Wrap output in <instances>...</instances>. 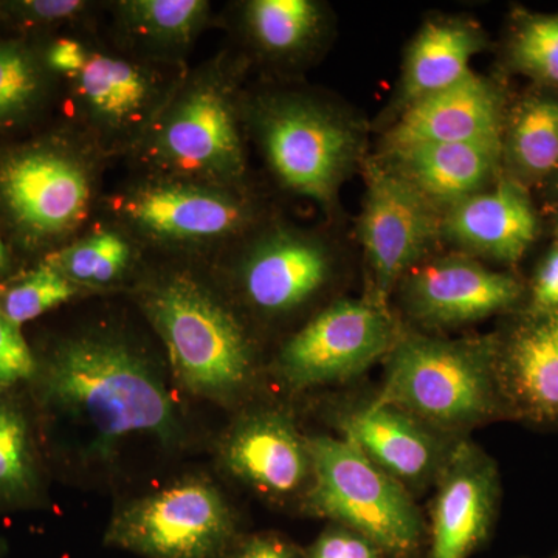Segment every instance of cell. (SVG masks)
Masks as SVG:
<instances>
[{"label":"cell","instance_id":"6da1fadb","mask_svg":"<svg viewBox=\"0 0 558 558\" xmlns=\"http://www.w3.org/2000/svg\"><path fill=\"white\" fill-rule=\"evenodd\" d=\"M32 381L40 405L84 429L98 457L132 435L163 442L178 436L170 392L149 360L117 330L65 337L38 362Z\"/></svg>","mask_w":558,"mask_h":558},{"label":"cell","instance_id":"7a4b0ae2","mask_svg":"<svg viewBox=\"0 0 558 558\" xmlns=\"http://www.w3.org/2000/svg\"><path fill=\"white\" fill-rule=\"evenodd\" d=\"M247 60L222 51L185 80L130 157L135 174L247 189L242 73Z\"/></svg>","mask_w":558,"mask_h":558},{"label":"cell","instance_id":"3957f363","mask_svg":"<svg viewBox=\"0 0 558 558\" xmlns=\"http://www.w3.org/2000/svg\"><path fill=\"white\" fill-rule=\"evenodd\" d=\"M167 259L170 266L140 279V310L163 341L182 387L226 402L252 379L255 354L248 330L197 271V259Z\"/></svg>","mask_w":558,"mask_h":558},{"label":"cell","instance_id":"277c9868","mask_svg":"<svg viewBox=\"0 0 558 558\" xmlns=\"http://www.w3.org/2000/svg\"><path fill=\"white\" fill-rule=\"evenodd\" d=\"M106 161L72 126L0 149V216L13 241L49 255L80 236L100 208Z\"/></svg>","mask_w":558,"mask_h":558},{"label":"cell","instance_id":"5b68a950","mask_svg":"<svg viewBox=\"0 0 558 558\" xmlns=\"http://www.w3.org/2000/svg\"><path fill=\"white\" fill-rule=\"evenodd\" d=\"M100 208L146 252L205 260L215 259L271 216L253 186L146 174H135L102 197Z\"/></svg>","mask_w":558,"mask_h":558},{"label":"cell","instance_id":"8992f818","mask_svg":"<svg viewBox=\"0 0 558 558\" xmlns=\"http://www.w3.org/2000/svg\"><path fill=\"white\" fill-rule=\"evenodd\" d=\"M374 402L405 411L442 435L506 418L495 374L494 333L446 339L403 329Z\"/></svg>","mask_w":558,"mask_h":558},{"label":"cell","instance_id":"52a82bcc","mask_svg":"<svg viewBox=\"0 0 558 558\" xmlns=\"http://www.w3.org/2000/svg\"><path fill=\"white\" fill-rule=\"evenodd\" d=\"M245 126L282 189L328 209L348 175L363 165L357 121L299 90H266L245 101Z\"/></svg>","mask_w":558,"mask_h":558},{"label":"cell","instance_id":"ba28073f","mask_svg":"<svg viewBox=\"0 0 558 558\" xmlns=\"http://www.w3.org/2000/svg\"><path fill=\"white\" fill-rule=\"evenodd\" d=\"M189 65L146 60L90 39L86 65L68 81L73 123L106 159L138 148L189 73Z\"/></svg>","mask_w":558,"mask_h":558},{"label":"cell","instance_id":"9c48e42d","mask_svg":"<svg viewBox=\"0 0 558 558\" xmlns=\"http://www.w3.org/2000/svg\"><path fill=\"white\" fill-rule=\"evenodd\" d=\"M307 444V512L357 532L389 557H413L425 534L413 495L347 438L315 436Z\"/></svg>","mask_w":558,"mask_h":558},{"label":"cell","instance_id":"30bf717a","mask_svg":"<svg viewBox=\"0 0 558 558\" xmlns=\"http://www.w3.org/2000/svg\"><path fill=\"white\" fill-rule=\"evenodd\" d=\"M215 259L229 264L242 303L270 319L310 306L332 286L339 270L336 245L325 234L274 216Z\"/></svg>","mask_w":558,"mask_h":558},{"label":"cell","instance_id":"8fae6325","mask_svg":"<svg viewBox=\"0 0 558 558\" xmlns=\"http://www.w3.org/2000/svg\"><path fill=\"white\" fill-rule=\"evenodd\" d=\"M403 326L368 296L333 301L279 349L277 373L293 389L352 379L388 357Z\"/></svg>","mask_w":558,"mask_h":558},{"label":"cell","instance_id":"7c38bea8","mask_svg":"<svg viewBox=\"0 0 558 558\" xmlns=\"http://www.w3.org/2000/svg\"><path fill=\"white\" fill-rule=\"evenodd\" d=\"M362 168L366 194L359 240L368 270L365 296L389 307L400 279L442 242V211L379 157H366Z\"/></svg>","mask_w":558,"mask_h":558},{"label":"cell","instance_id":"4fadbf2b","mask_svg":"<svg viewBox=\"0 0 558 558\" xmlns=\"http://www.w3.org/2000/svg\"><path fill=\"white\" fill-rule=\"evenodd\" d=\"M234 539L233 513L218 488L186 480L123 506L106 545L146 558H222Z\"/></svg>","mask_w":558,"mask_h":558},{"label":"cell","instance_id":"5bb4252c","mask_svg":"<svg viewBox=\"0 0 558 558\" xmlns=\"http://www.w3.org/2000/svg\"><path fill=\"white\" fill-rule=\"evenodd\" d=\"M396 292L407 317L421 328H461L520 311L526 278L457 252L422 260L400 279Z\"/></svg>","mask_w":558,"mask_h":558},{"label":"cell","instance_id":"9a60e30c","mask_svg":"<svg viewBox=\"0 0 558 558\" xmlns=\"http://www.w3.org/2000/svg\"><path fill=\"white\" fill-rule=\"evenodd\" d=\"M492 333L506 418L558 432V311L513 312Z\"/></svg>","mask_w":558,"mask_h":558},{"label":"cell","instance_id":"2e32d148","mask_svg":"<svg viewBox=\"0 0 558 558\" xmlns=\"http://www.w3.org/2000/svg\"><path fill=\"white\" fill-rule=\"evenodd\" d=\"M545 230L532 191L501 175L486 190L442 209L440 238L458 253L515 270Z\"/></svg>","mask_w":558,"mask_h":558},{"label":"cell","instance_id":"e0dca14e","mask_svg":"<svg viewBox=\"0 0 558 558\" xmlns=\"http://www.w3.org/2000/svg\"><path fill=\"white\" fill-rule=\"evenodd\" d=\"M501 478L497 462L469 440H459L436 481L428 558H469L497 521Z\"/></svg>","mask_w":558,"mask_h":558},{"label":"cell","instance_id":"ac0fdd59","mask_svg":"<svg viewBox=\"0 0 558 558\" xmlns=\"http://www.w3.org/2000/svg\"><path fill=\"white\" fill-rule=\"evenodd\" d=\"M510 97L505 76L490 78L472 70L453 86L400 112L381 146L391 150L424 143L499 140Z\"/></svg>","mask_w":558,"mask_h":558},{"label":"cell","instance_id":"d6986e66","mask_svg":"<svg viewBox=\"0 0 558 558\" xmlns=\"http://www.w3.org/2000/svg\"><path fill=\"white\" fill-rule=\"evenodd\" d=\"M341 432L343 438L411 495L436 484L461 440L442 435L405 411L374 400L347 414Z\"/></svg>","mask_w":558,"mask_h":558},{"label":"cell","instance_id":"ffe728a7","mask_svg":"<svg viewBox=\"0 0 558 558\" xmlns=\"http://www.w3.org/2000/svg\"><path fill=\"white\" fill-rule=\"evenodd\" d=\"M222 459L234 476L271 498H288L311 486L307 438L278 411L242 418L223 442Z\"/></svg>","mask_w":558,"mask_h":558},{"label":"cell","instance_id":"44dd1931","mask_svg":"<svg viewBox=\"0 0 558 558\" xmlns=\"http://www.w3.org/2000/svg\"><path fill=\"white\" fill-rule=\"evenodd\" d=\"M379 159L442 211L502 175L501 138L424 143L381 150Z\"/></svg>","mask_w":558,"mask_h":558},{"label":"cell","instance_id":"7402d4cb","mask_svg":"<svg viewBox=\"0 0 558 558\" xmlns=\"http://www.w3.org/2000/svg\"><path fill=\"white\" fill-rule=\"evenodd\" d=\"M488 46L486 31L472 17L435 16L425 21L403 58L391 106L395 116L464 78L472 72L470 62Z\"/></svg>","mask_w":558,"mask_h":558},{"label":"cell","instance_id":"603a6c76","mask_svg":"<svg viewBox=\"0 0 558 558\" xmlns=\"http://www.w3.org/2000/svg\"><path fill=\"white\" fill-rule=\"evenodd\" d=\"M328 27V9L315 0H247L236 7V31L248 53L277 72L310 64Z\"/></svg>","mask_w":558,"mask_h":558},{"label":"cell","instance_id":"cb8c5ba5","mask_svg":"<svg viewBox=\"0 0 558 558\" xmlns=\"http://www.w3.org/2000/svg\"><path fill=\"white\" fill-rule=\"evenodd\" d=\"M109 10L113 46L172 64H186V54L213 21L207 0H119Z\"/></svg>","mask_w":558,"mask_h":558},{"label":"cell","instance_id":"d4e9b609","mask_svg":"<svg viewBox=\"0 0 558 558\" xmlns=\"http://www.w3.org/2000/svg\"><path fill=\"white\" fill-rule=\"evenodd\" d=\"M502 175L535 193L558 168V89L512 95L501 131Z\"/></svg>","mask_w":558,"mask_h":558},{"label":"cell","instance_id":"484cf974","mask_svg":"<svg viewBox=\"0 0 558 558\" xmlns=\"http://www.w3.org/2000/svg\"><path fill=\"white\" fill-rule=\"evenodd\" d=\"M145 253L126 230L105 218L92 222L75 240L40 260L60 271L76 288L89 292L123 284L137 274Z\"/></svg>","mask_w":558,"mask_h":558},{"label":"cell","instance_id":"4316f807","mask_svg":"<svg viewBox=\"0 0 558 558\" xmlns=\"http://www.w3.org/2000/svg\"><path fill=\"white\" fill-rule=\"evenodd\" d=\"M499 57L505 78L519 75L534 86L558 89V11L513 7Z\"/></svg>","mask_w":558,"mask_h":558},{"label":"cell","instance_id":"83f0119b","mask_svg":"<svg viewBox=\"0 0 558 558\" xmlns=\"http://www.w3.org/2000/svg\"><path fill=\"white\" fill-rule=\"evenodd\" d=\"M40 475L27 414L0 391V509L21 508L39 494Z\"/></svg>","mask_w":558,"mask_h":558},{"label":"cell","instance_id":"f1b7e54d","mask_svg":"<svg viewBox=\"0 0 558 558\" xmlns=\"http://www.w3.org/2000/svg\"><path fill=\"white\" fill-rule=\"evenodd\" d=\"M43 53L21 39H0V131L31 119L50 92Z\"/></svg>","mask_w":558,"mask_h":558},{"label":"cell","instance_id":"f546056e","mask_svg":"<svg viewBox=\"0 0 558 558\" xmlns=\"http://www.w3.org/2000/svg\"><path fill=\"white\" fill-rule=\"evenodd\" d=\"M80 288L40 260L35 269L25 271L0 290V310L17 328L61 304L78 296Z\"/></svg>","mask_w":558,"mask_h":558},{"label":"cell","instance_id":"4dcf8cb0","mask_svg":"<svg viewBox=\"0 0 558 558\" xmlns=\"http://www.w3.org/2000/svg\"><path fill=\"white\" fill-rule=\"evenodd\" d=\"M97 3L84 0H13L0 3V16L22 27L87 24Z\"/></svg>","mask_w":558,"mask_h":558},{"label":"cell","instance_id":"1f68e13d","mask_svg":"<svg viewBox=\"0 0 558 558\" xmlns=\"http://www.w3.org/2000/svg\"><path fill=\"white\" fill-rule=\"evenodd\" d=\"M38 360L33 355L21 328L0 310V391H9L21 381L33 380Z\"/></svg>","mask_w":558,"mask_h":558},{"label":"cell","instance_id":"d6a6232c","mask_svg":"<svg viewBox=\"0 0 558 558\" xmlns=\"http://www.w3.org/2000/svg\"><path fill=\"white\" fill-rule=\"evenodd\" d=\"M523 311L546 314L558 311V244L550 241L549 247L539 256L531 278L526 279V300Z\"/></svg>","mask_w":558,"mask_h":558},{"label":"cell","instance_id":"836d02e7","mask_svg":"<svg viewBox=\"0 0 558 558\" xmlns=\"http://www.w3.org/2000/svg\"><path fill=\"white\" fill-rule=\"evenodd\" d=\"M373 543L351 531V529L332 524L326 529L304 558H381Z\"/></svg>","mask_w":558,"mask_h":558},{"label":"cell","instance_id":"e575fe53","mask_svg":"<svg viewBox=\"0 0 558 558\" xmlns=\"http://www.w3.org/2000/svg\"><path fill=\"white\" fill-rule=\"evenodd\" d=\"M90 39H80L75 36H60L43 51L47 69L54 76L69 80L86 65L89 58Z\"/></svg>","mask_w":558,"mask_h":558},{"label":"cell","instance_id":"d590c367","mask_svg":"<svg viewBox=\"0 0 558 558\" xmlns=\"http://www.w3.org/2000/svg\"><path fill=\"white\" fill-rule=\"evenodd\" d=\"M226 558H303L292 545L275 535H255L227 553Z\"/></svg>","mask_w":558,"mask_h":558},{"label":"cell","instance_id":"8d00e7d4","mask_svg":"<svg viewBox=\"0 0 558 558\" xmlns=\"http://www.w3.org/2000/svg\"><path fill=\"white\" fill-rule=\"evenodd\" d=\"M539 209L556 207L558 205V168L556 172L534 193Z\"/></svg>","mask_w":558,"mask_h":558},{"label":"cell","instance_id":"74e56055","mask_svg":"<svg viewBox=\"0 0 558 558\" xmlns=\"http://www.w3.org/2000/svg\"><path fill=\"white\" fill-rule=\"evenodd\" d=\"M545 227L548 226L550 241L558 244V205L556 207L542 209Z\"/></svg>","mask_w":558,"mask_h":558},{"label":"cell","instance_id":"f35d334b","mask_svg":"<svg viewBox=\"0 0 558 558\" xmlns=\"http://www.w3.org/2000/svg\"><path fill=\"white\" fill-rule=\"evenodd\" d=\"M10 267V256L9 252H7L5 244H3L2 236H0V278L7 274Z\"/></svg>","mask_w":558,"mask_h":558},{"label":"cell","instance_id":"ab89813d","mask_svg":"<svg viewBox=\"0 0 558 558\" xmlns=\"http://www.w3.org/2000/svg\"><path fill=\"white\" fill-rule=\"evenodd\" d=\"M3 557V543L0 542V558Z\"/></svg>","mask_w":558,"mask_h":558},{"label":"cell","instance_id":"60d3db41","mask_svg":"<svg viewBox=\"0 0 558 558\" xmlns=\"http://www.w3.org/2000/svg\"><path fill=\"white\" fill-rule=\"evenodd\" d=\"M548 558H558V553L557 554H554V556H550Z\"/></svg>","mask_w":558,"mask_h":558}]
</instances>
